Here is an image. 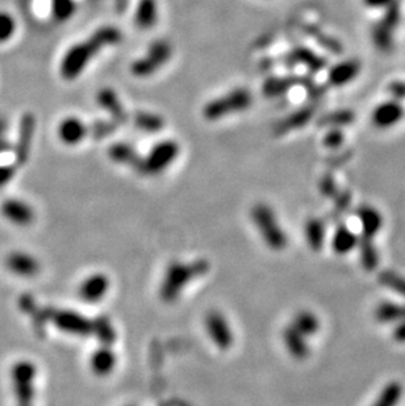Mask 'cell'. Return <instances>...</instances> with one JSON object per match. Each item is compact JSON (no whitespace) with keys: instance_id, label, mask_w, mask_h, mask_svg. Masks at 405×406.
<instances>
[{"instance_id":"obj_36","label":"cell","mask_w":405,"mask_h":406,"mask_svg":"<svg viewBox=\"0 0 405 406\" xmlns=\"http://www.w3.org/2000/svg\"><path fill=\"white\" fill-rule=\"evenodd\" d=\"M379 22L383 24L387 28L395 31L399 27V24L401 22V7H400V1L395 0L392 4H390L387 8L383 10V15L379 19Z\"/></svg>"},{"instance_id":"obj_25","label":"cell","mask_w":405,"mask_h":406,"mask_svg":"<svg viewBox=\"0 0 405 406\" xmlns=\"http://www.w3.org/2000/svg\"><path fill=\"white\" fill-rule=\"evenodd\" d=\"M288 61L292 63H300L305 66L309 72H317L323 70L326 65L324 58L317 55L314 51L308 48H296L288 54Z\"/></svg>"},{"instance_id":"obj_39","label":"cell","mask_w":405,"mask_h":406,"mask_svg":"<svg viewBox=\"0 0 405 406\" xmlns=\"http://www.w3.org/2000/svg\"><path fill=\"white\" fill-rule=\"evenodd\" d=\"M18 30V22L7 11H0V44L10 41Z\"/></svg>"},{"instance_id":"obj_33","label":"cell","mask_w":405,"mask_h":406,"mask_svg":"<svg viewBox=\"0 0 405 406\" xmlns=\"http://www.w3.org/2000/svg\"><path fill=\"white\" fill-rule=\"evenodd\" d=\"M356 244H358V238L350 229H347L345 226H341L337 229L333 241H332V246H333L337 254H347L354 249Z\"/></svg>"},{"instance_id":"obj_8","label":"cell","mask_w":405,"mask_h":406,"mask_svg":"<svg viewBox=\"0 0 405 406\" xmlns=\"http://www.w3.org/2000/svg\"><path fill=\"white\" fill-rule=\"evenodd\" d=\"M205 332L213 345L220 350H229L234 342L233 330L228 318L220 310H211L204 318Z\"/></svg>"},{"instance_id":"obj_18","label":"cell","mask_w":405,"mask_h":406,"mask_svg":"<svg viewBox=\"0 0 405 406\" xmlns=\"http://www.w3.org/2000/svg\"><path fill=\"white\" fill-rule=\"evenodd\" d=\"M282 339H283L285 350L296 360H303L309 355V345L307 342V336L300 334L292 326L288 325L284 327Z\"/></svg>"},{"instance_id":"obj_42","label":"cell","mask_w":405,"mask_h":406,"mask_svg":"<svg viewBox=\"0 0 405 406\" xmlns=\"http://www.w3.org/2000/svg\"><path fill=\"white\" fill-rule=\"evenodd\" d=\"M387 91L390 96L396 100H404L405 99V81H391L387 86Z\"/></svg>"},{"instance_id":"obj_17","label":"cell","mask_w":405,"mask_h":406,"mask_svg":"<svg viewBox=\"0 0 405 406\" xmlns=\"http://www.w3.org/2000/svg\"><path fill=\"white\" fill-rule=\"evenodd\" d=\"M160 11L157 0H140L134 11V24L141 31H150L158 22Z\"/></svg>"},{"instance_id":"obj_47","label":"cell","mask_w":405,"mask_h":406,"mask_svg":"<svg viewBox=\"0 0 405 406\" xmlns=\"http://www.w3.org/2000/svg\"><path fill=\"white\" fill-rule=\"evenodd\" d=\"M394 338L400 343H405V321H400L394 329Z\"/></svg>"},{"instance_id":"obj_12","label":"cell","mask_w":405,"mask_h":406,"mask_svg":"<svg viewBox=\"0 0 405 406\" xmlns=\"http://www.w3.org/2000/svg\"><path fill=\"white\" fill-rule=\"evenodd\" d=\"M111 287L110 277L103 273L89 275L78 288L79 297L87 304H98L107 296Z\"/></svg>"},{"instance_id":"obj_27","label":"cell","mask_w":405,"mask_h":406,"mask_svg":"<svg viewBox=\"0 0 405 406\" xmlns=\"http://www.w3.org/2000/svg\"><path fill=\"white\" fill-rule=\"evenodd\" d=\"M133 125L145 133H158L163 131L166 122L161 114L154 112L139 111L133 114Z\"/></svg>"},{"instance_id":"obj_6","label":"cell","mask_w":405,"mask_h":406,"mask_svg":"<svg viewBox=\"0 0 405 406\" xmlns=\"http://www.w3.org/2000/svg\"><path fill=\"white\" fill-rule=\"evenodd\" d=\"M172 42L165 39H158L153 41L148 46L146 53L134 60L131 65V72L133 77L145 79L153 77L154 74L160 72L165 65H167L172 60Z\"/></svg>"},{"instance_id":"obj_10","label":"cell","mask_w":405,"mask_h":406,"mask_svg":"<svg viewBox=\"0 0 405 406\" xmlns=\"http://www.w3.org/2000/svg\"><path fill=\"white\" fill-rule=\"evenodd\" d=\"M405 108L400 100L390 99L379 103L371 113V122L376 129L387 131L404 120Z\"/></svg>"},{"instance_id":"obj_44","label":"cell","mask_w":405,"mask_h":406,"mask_svg":"<svg viewBox=\"0 0 405 406\" xmlns=\"http://www.w3.org/2000/svg\"><path fill=\"white\" fill-rule=\"evenodd\" d=\"M13 176H15V167L12 164L0 166V187L8 183Z\"/></svg>"},{"instance_id":"obj_13","label":"cell","mask_w":405,"mask_h":406,"mask_svg":"<svg viewBox=\"0 0 405 406\" xmlns=\"http://www.w3.org/2000/svg\"><path fill=\"white\" fill-rule=\"evenodd\" d=\"M96 103L111 116V120L117 122L119 125L128 122L129 114L125 110L119 93L111 87H103L96 92Z\"/></svg>"},{"instance_id":"obj_24","label":"cell","mask_w":405,"mask_h":406,"mask_svg":"<svg viewBox=\"0 0 405 406\" xmlns=\"http://www.w3.org/2000/svg\"><path fill=\"white\" fill-rule=\"evenodd\" d=\"M108 157L115 163L131 166L133 169H136V166L141 159L137 150L133 148L131 143H112L110 149H108Z\"/></svg>"},{"instance_id":"obj_11","label":"cell","mask_w":405,"mask_h":406,"mask_svg":"<svg viewBox=\"0 0 405 406\" xmlns=\"http://www.w3.org/2000/svg\"><path fill=\"white\" fill-rule=\"evenodd\" d=\"M37 129V122L36 116L31 112L22 113L19 122V129H18V140H16V161L18 163L27 162L31 154L32 145L34 141V134Z\"/></svg>"},{"instance_id":"obj_40","label":"cell","mask_w":405,"mask_h":406,"mask_svg":"<svg viewBox=\"0 0 405 406\" xmlns=\"http://www.w3.org/2000/svg\"><path fill=\"white\" fill-rule=\"evenodd\" d=\"M117 126L119 124L113 120L111 122L99 120V122H94L91 126H89V136H92L96 140H101V138L111 136L112 133L117 129Z\"/></svg>"},{"instance_id":"obj_23","label":"cell","mask_w":405,"mask_h":406,"mask_svg":"<svg viewBox=\"0 0 405 406\" xmlns=\"http://www.w3.org/2000/svg\"><path fill=\"white\" fill-rule=\"evenodd\" d=\"M314 113L312 107H304L297 111L292 112L291 114L284 117L282 122H278L275 132L278 134H283V133L291 132L295 129H300L311 122V119L314 117Z\"/></svg>"},{"instance_id":"obj_34","label":"cell","mask_w":405,"mask_h":406,"mask_svg":"<svg viewBox=\"0 0 405 406\" xmlns=\"http://www.w3.org/2000/svg\"><path fill=\"white\" fill-rule=\"evenodd\" d=\"M53 19L58 22L70 20L77 12L75 0H51Z\"/></svg>"},{"instance_id":"obj_5","label":"cell","mask_w":405,"mask_h":406,"mask_svg":"<svg viewBox=\"0 0 405 406\" xmlns=\"http://www.w3.org/2000/svg\"><path fill=\"white\" fill-rule=\"evenodd\" d=\"M179 152V143L174 140H163L161 143H155L143 158L141 157L134 170L143 176H157L165 173L176 161Z\"/></svg>"},{"instance_id":"obj_30","label":"cell","mask_w":405,"mask_h":406,"mask_svg":"<svg viewBox=\"0 0 405 406\" xmlns=\"http://www.w3.org/2000/svg\"><path fill=\"white\" fill-rule=\"evenodd\" d=\"M375 317L382 324H392L405 321V305L385 301L375 309Z\"/></svg>"},{"instance_id":"obj_7","label":"cell","mask_w":405,"mask_h":406,"mask_svg":"<svg viewBox=\"0 0 405 406\" xmlns=\"http://www.w3.org/2000/svg\"><path fill=\"white\" fill-rule=\"evenodd\" d=\"M36 376V366L30 360H20L12 367L11 377L13 381V391L16 395L18 406H34Z\"/></svg>"},{"instance_id":"obj_37","label":"cell","mask_w":405,"mask_h":406,"mask_svg":"<svg viewBox=\"0 0 405 406\" xmlns=\"http://www.w3.org/2000/svg\"><path fill=\"white\" fill-rule=\"evenodd\" d=\"M354 112L349 110H342V111H335L329 113L321 119V125H329L332 128H341L345 125H350L354 122Z\"/></svg>"},{"instance_id":"obj_1","label":"cell","mask_w":405,"mask_h":406,"mask_svg":"<svg viewBox=\"0 0 405 406\" xmlns=\"http://www.w3.org/2000/svg\"><path fill=\"white\" fill-rule=\"evenodd\" d=\"M122 32L115 25H103L91 33L86 40L74 44L63 54L60 62V75L63 81L79 78L92 60L101 51L122 41Z\"/></svg>"},{"instance_id":"obj_46","label":"cell","mask_w":405,"mask_h":406,"mask_svg":"<svg viewBox=\"0 0 405 406\" xmlns=\"http://www.w3.org/2000/svg\"><path fill=\"white\" fill-rule=\"evenodd\" d=\"M320 188H321V192L324 193L325 196H332V195H335V183L333 178H330V176L324 178V179L321 181Z\"/></svg>"},{"instance_id":"obj_3","label":"cell","mask_w":405,"mask_h":406,"mask_svg":"<svg viewBox=\"0 0 405 406\" xmlns=\"http://www.w3.org/2000/svg\"><path fill=\"white\" fill-rule=\"evenodd\" d=\"M253 102V93L249 89L236 87L207 103L202 107V117L207 122H219L232 114L248 111Z\"/></svg>"},{"instance_id":"obj_4","label":"cell","mask_w":405,"mask_h":406,"mask_svg":"<svg viewBox=\"0 0 405 406\" xmlns=\"http://www.w3.org/2000/svg\"><path fill=\"white\" fill-rule=\"evenodd\" d=\"M250 217L259 235L267 247L275 251H282L287 247L288 238L279 223L273 208L266 203H257L252 208Z\"/></svg>"},{"instance_id":"obj_35","label":"cell","mask_w":405,"mask_h":406,"mask_svg":"<svg viewBox=\"0 0 405 406\" xmlns=\"http://www.w3.org/2000/svg\"><path fill=\"white\" fill-rule=\"evenodd\" d=\"M379 283L391 291H395L397 295L405 297V276L403 275L387 270L379 275Z\"/></svg>"},{"instance_id":"obj_2","label":"cell","mask_w":405,"mask_h":406,"mask_svg":"<svg viewBox=\"0 0 405 406\" xmlns=\"http://www.w3.org/2000/svg\"><path fill=\"white\" fill-rule=\"evenodd\" d=\"M208 264L204 261H198L193 263H186L175 261L167 266L163 275L162 284L160 288V295L163 301L174 303L182 295L184 288L196 277L207 273Z\"/></svg>"},{"instance_id":"obj_21","label":"cell","mask_w":405,"mask_h":406,"mask_svg":"<svg viewBox=\"0 0 405 406\" xmlns=\"http://www.w3.org/2000/svg\"><path fill=\"white\" fill-rule=\"evenodd\" d=\"M303 78L299 77H271L262 84V93L266 98H281L290 91L296 84L303 83Z\"/></svg>"},{"instance_id":"obj_9","label":"cell","mask_w":405,"mask_h":406,"mask_svg":"<svg viewBox=\"0 0 405 406\" xmlns=\"http://www.w3.org/2000/svg\"><path fill=\"white\" fill-rule=\"evenodd\" d=\"M53 325L65 334L74 336H90L92 334V321L74 310H54L51 313Z\"/></svg>"},{"instance_id":"obj_20","label":"cell","mask_w":405,"mask_h":406,"mask_svg":"<svg viewBox=\"0 0 405 406\" xmlns=\"http://www.w3.org/2000/svg\"><path fill=\"white\" fill-rule=\"evenodd\" d=\"M117 358L110 348V345H101L98 350L92 353L90 365L92 372L96 376H107L115 369Z\"/></svg>"},{"instance_id":"obj_29","label":"cell","mask_w":405,"mask_h":406,"mask_svg":"<svg viewBox=\"0 0 405 406\" xmlns=\"http://www.w3.org/2000/svg\"><path fill=\"white\" fill-rule=\"evenodd\" d=\"M304 235L308 246L314 251H319L323 247L325 241L324 221L320 218L308 220L304 226Z\"/></svg>"},{"instance_id":"obj_32","label":"cell","mask_w":405,"mask_h":406,"mask_svg":"<svg viewBox=\"0 0 405 406\" xmlns=\"http://www.w3.org/2000/svg\"><path fill=\"white\" fill-rule=\"evenodd\" d=\"M356 246H359L361 263L364 266V268L368 270V271H373L379 263V253H378L375 244H373V238L364 235L361 240H358Z\"/></svg>"},{"instance_id":"obj_31","label":"cell","mask_w":405,"mask_h":406,"mask_svg":"<svg viewBox=\"0 0 405 406\" xmlns=\"http://www.w3.org/2000/svg\"><path fill=\"white\" fill-rule=\"evenodd\" d=\"M371 40L375 48L382 53H388L392 51L395 42V31L390 30L376 21L371 30Z\"/></svg>"},{"instance_id":"obj_22","label":"cell","mask_w":405,"mask_h":406,"mask_svg":"<svg viewBox=\"0 0 405 406\" xmlns=\"http://www.w3.org/2000/svg\"><path fill=\"white\" fill-rule=\"evenodd\" d=\"M358 220L362 225V230L365 237L373 238L375 234L379 233V230L383 226V217L380 212L371 207V205H362L358 209Z\"/></svg>"},{"instance_id":"obj_16","label":"cell","mask_w":405,"mask_h":406,"mask_svg":"<svg viewBox=\"0 0 405 406\" xmlns=\"http://www.w3.org/2000/svg\"><path fill=\"white\" fill-rule=\"evenodd\" d=\"M1 214L11 223L22 226L30 225L34 220V212L31 205L18 199H10L4 202L1 205Z\"/></svg>"},{"instance_id":"obj_19","label":"cell","mask_w":405,"mask_h":406,"mask_svg":"<svg viewBox=\"0 0 405 406\" xmlns=\"http://www.w3.org/2000/svg\"><path fill=\"white\" fill-rule=\"evenodd\" d=\"M7 267L11 273L22 277H32L40 273V263L36 258L27 253H13L7 258Z\"/></svg>"},{"instance_id":"obj_41","label":"cell","mask_w":405,"mask_h":406,"mask_svg":"<svg viewBox=\"0 0 405 406\" xmlns=\"http://www.w3.org/2000/svg\"><path fill=\"white\" fill-rule=\"evenodd\" d=\"M344 132L341 131V128H330L325 134L323 143L328 149H338L344 143Z\"/></svg>"},{"instance_id":"obj_14","label":"cell","mask_w":405,"mask_h":406,"mask_svg":"<svg viewBox=\"0 0 405 406\" xmlns=\"http://www.w3.org/2000/svg\"><path fill=\"white\" fill-rule=\"evenodd\" d=\"M57 133L63 145L77 146L89 136V126L79 117L68 116L60 122Z\"/></svg>"},{"instance_id":"obj_38","label":"cell","mask_w":405,"mask_h":406,"mask_svg":"<svg viewBox=\"0 0 405 406\" xmlns=\"http://www.w3.org/2000/svg\"><path fill=\"white\" fill-rule=\"evenodd\" d=\"M92 333H96L95 335L99 336L103 345H111L116 338L115 329L107 318H98L95 322H92Z\"/></svg>"},{"instance_id":"obj_43","label":"cell","mask_w":405,"mask_h":406,"mask_svg":"<svg viewBox=\"0 0 405 406\" xmlns=\"http://www.w3.org/2000/svg\"><path fill=\"white\" fill-rule=\"evenodd\" d=\"M7 129H8V122L3 116H0V154L10 149V143L6 137Z\"/></svg>"},{"instance_id":"obj_45","label":"cell","mask_w":405,"mask_h":406,"mask_svg":"<svg viewBox=\"0 0 405 406\" xmlns=\"http://www.w3.org/2000/svg\"><path fill=\"white\" fill-rule=\"evenodd\" d=\"M395 0H362L364 6L370 10H385Z\"/></svg>"},{"instance_id":"obj_28","label":"cell","mask_w":405,"mask_h":406,"mask_svg":"<svg viewBox=\"0 0 405 406\" xmlns=\"http://www.w3.org/2000/svg\"><path fill=\"white\" fill-rule=\"evenodd\" d=\"M404 395V386L399 381H390L379 392L374 402L370 406H399Z\"/></svg>"},{"instance_id":"obj_15","label":"cell","mask_w":405,"mask_h":406,"mask_svg":"<svg viewBox=\"0 0 405 406\" xmlns=\"http://www.w3.org/2000/svg\"><path fill=\"white\" fill-rule=\"evenodd\" d=\"M362 65L358 60H345L335 63L328 72V83L333 87H344L350 84L361 74Z\"/></svg>"},{"instance_id":"obj_26","label":"cell","mask_w":405,"mask_h":406,"mask_svg":"<svg viewBox=\"0 0 405 406\" xmlns=\"http://www.w3.org/2000/svg\"><path fill=\"white\" fill-rule=\"evenodd\" d=\"M290 325L296 329L300 334L309 338L319 333L321 324L320 318L311 310H300L294 315Z\"/></svg>"}]
</instances>
